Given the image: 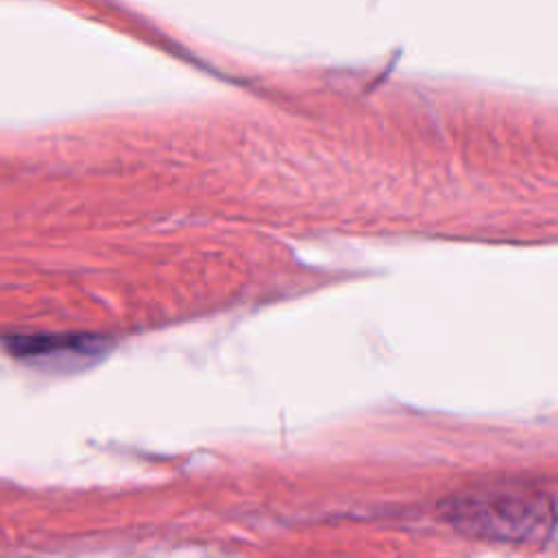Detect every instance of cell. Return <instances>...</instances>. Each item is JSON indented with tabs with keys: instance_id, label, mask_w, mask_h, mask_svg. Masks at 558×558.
<instances>
[{
	"instance_id": "obj_1",
	"label": "cell",
	"mask_w": 558,
	"mask_h": 558,
	"mask_svg": "<svg viewBox=\"0 0 558 558\" xmlns=\"http://www.w3.org/2000/svg\"><path fill=\"white\" fill-rule=\"evenodd\" d=\"M438 514L460 534L510 545H541L558 521L554 499L521 482L462 488L440 499Z\"/></svg>"
}]
</instances>
